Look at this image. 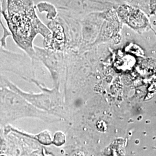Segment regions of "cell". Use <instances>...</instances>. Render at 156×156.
I'll return each instance as SVG.
<instances>
[{"instance_id": "obj_1", "label": "cell", "mask_w": 156, "mask_h": 156, "mask_svg": "<svg viewBox=\"0 0 156 156\" xmlns=\"http://www.w3.org/2000/svg\"><path fill=\"white\" fill-rule=\"evenodd\" d=\"M36 9L33 0H6L3 7V17L13 40L33 62L35 38L42 35L45 43L51 35L50 29L40 20Z\"/></svg>"}, {"instance_id": "obj_2", "label": "cell", "mask_w": 156, "mask_h": 156, "mask_svg": "<svg viewBox=\"0 0 156 156\" xmlns=\"http://www.w3.org/2000/svg\"><path fill=\"white\" fill-rule=\"evenodd\" d=\"M48 119L42 110L34 106L23 97L7 86H0V126L4 128L8 124L22 119Z\"/></svg>"}, {"instance_id": "obj_3", "label": "cell", "mask_w": 156, "mask_h": 156, "mask_svg": "<svg viewBox=\"0 0 156 156\" xmlns=\"http://www.w3.org/2000/svg\"><path fill=\"white\" fill-rule=\"evenodd\" d=\"M16 75L23 80L32 84L36 79L35 64L26 53L20 54L7 50L0 44V73Z\"/></svg>"}, {"instance_id": "obj_4", "label": "cell", "mask_w": 156, "mask_h": 156, "mask_svg": "<svg viewBox=\"0 0 156 156\" xmlns=\"http://www.w3.org/2000/svg\"><path fill=\"white\" fill-rule=\"evenodd\" d=\"M36 8L40 13H46V17L48 19L53 20L57 15L56 7L50 2L46 1H42L35 4Z\"/></svg>"}, {"instance_id": "obj_5", "label": "cell", "mask_w": 156, "mask_h": 156, "mask_svg": "<svg viewBox=\"0 0 156 156\" xmlns=\"http://www.w3.org/2000/svg\"><path fill=\"white\" fill-rule=\"evenodd\" d=\"M3 17V6L2 2L1 0H0V26L2 29V35L0 38V44L2 46L6 48V40L9 37H11V34L10 33L8 28H6L4 23L2 22Z\"/></svg>"}, {"instance_id": "obj_6", "label": "cell", "mask_w": 156, "mask_h": 156, "mask_svg": "<svg viewBox=\"0 0 156 156\" xmlns=\"http://www.w3.org/2000/svg\"><path fill=\"white\" fill-rule=\"evenodd\" d=\"M66 142V136L62 132H57L55 134L52 144L56 146H60Z\"/></svg>"}, {"instance_id": "obj_7", "label": "cell", "mask_w": 156, "mask_h": 156, "mask_svg": "<svg viewBox=\"0 0 156 156\" xmlns=\"http://www.w3.org/2000/svg\"><path fill=\"white\" fill-rule=\"evenodd\" d=\"M1 1H2V2H4V1H6V0H1Z\"/></svg>"}]
</instances>
